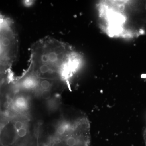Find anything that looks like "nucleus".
Listing matches in <instances>:
<instances>
[{
    "label": "nucleus",
    "mask_w": 146,
    "mask_h": 146,
    "mask_svg": "<svg viewBox=\"0 0 146 146\" xmlns=\"http://www.w3.org/2000/svg\"><path fill=\"white\" fill-rule=\"evenodd\" d=\"M41 95L43 99H50L52 96V90H43L41 91Z\"/></svg>",
    "instance_id": "5"
},
{
    "label": "nucleus",
    "mask_w": 146,
    "mask_h": 146,
    "mask_svg": "<svg viewBox=\"0 0 146 146\" xmlns=\"http://www.w3.org/2000/svg\"><path fill=\"white\" fill-rule=\"evenodd\" d=\"M38 146H89V120L83 112L71 110L51 124L37 141Z\"/></svg>",
    "instance_id": "2"
},
{
    "label": "nucleus",
    "mask_w": 146,
    "mask_h": 146,
    "mask_svg": "<svg viewBox=\"0 0 146 146\" xmlns=\"http://www.w3.org/2000/svg\"><path fill=\"white\" fill-rule=\"evenodd\" d=\"M143 137L144 141H145V145L146 146V128L145 129L143 133Z\"/></svg>",
    "instance_id": "7"
},
{
    "label": "nucleus",
    "mask_w": 146,
    "mask_h": 146,
    "mask_svg": "<svg viewBox=\"0 0 146 146\" xmlns=\"http://www.w3.org/2000/svg\"><path fill=\"white\" fill-rule=\"evenodd\" d=\"M145 9H146V5H145Z\"/></svg>",
    "instance_id": "8"
},
{
    "label": "nucleus",
    "mask_w": 146,
    "mask_h": 146,
    "mask_svg": "<svg viewBox=\"0 0 146 146\" xmlns=\"http://www.w3.org/2000/svg\"><path fill=\"white\" fill-rule=\"evenodd\" d=\"M16 131V140L18 141V138L22 139V138H25L28 133L27 129L25 127Z\"/></svg>",
    "instance_id": "4"
},
{
    "label": "nucleus",
    "mask_w": 146,
    "mask_h": 146,
    "mask_svg": "<svg viewBox=\"0 0 146 146\" xmlns=\"http://www.w3.org/2000/svg\"><path fill=\"white\" fill-rule=\"evenodd\" d=\"M28 102L26 97L22 95L16 96L12 102V107L17 111L25 110L28 107Z\"/></svg>",
    "instance_id": "3"
},
{
    "label": "nucleus",
    "mask_w": 146,
    "mask_h": 146,
    "mask_svg": "<svg viewBox=\"0 0 146 146\" xmlns=\"http://www.w3.org/2000/svg\"><path fill=\"white\" fill-rule=\"evenodd\" d=\"M13 127L16 131L19 130L22 128L24 127V123L21 120H16L13 123Z\"/></svg>",
    "instance_id": "6"
},
{
    "label": "nucleus",
    "mask_w": 146,
    "mask_h": 146,
    "mask_svg": "<svg viewBox=\"0 0 146 146\" xmlns=\"http://www.w3.org/2000/svg\"><path fill=\"white\" fill-rule=\"evenodd\" d=\"M67 47L50 36L39 39L32 46L27 70L39 79L58 81L67 79L78 65V60Z\"/></svg>",
    "instance_id": "1"
}]
</instances>
